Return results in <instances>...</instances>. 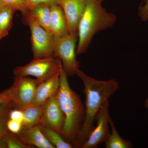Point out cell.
<instances>
[{
    "mask_svg": "<svg viewBox=\"0 0 148 148\" xmlns=\"http://www.w3.org/2000/svg\"><path fill=\"white\" fill-rule=\"evenodd\" d=\"M0 148H7L4 138H0Z\"/></svg>",
    "mask_w": 148,
    "mask_h": 148,
    "instance_id": "cell-28",
    "label": "cell"
},
{
    "mask_svg": "<svg viewBox=\"0 0 148 148\" xmlns=\"http://www.w3.org/2000/svg\"><path fill=\"white\" fill-rule=\"evenodd\" d=\"M4 37H5L3 35V34H2L1 31H0V40L2 38H4Z\"/></svg>",
    "mask_w": 148,
    "mask_h": 148,
    "instance_id": "cell-31",
    "label": "cell"
},
{
    "mask_svg": "<svg viewBox=\"0 0 148 148\" xmlns=\"http://www.w3.org/2000/svg\"><path fill=\"white\" fill-rule=\"evenodd\" d=\"M29 11L41 26L51 33L50 5L47 3L39 4Z\"/></svg>",
    "mask_w": 148,
    "mask_h": 148,
    "instance_id": "cell-15",
    "label": "cell"
},
{
    "mask_svg": "<svg viewBox=\"0 0 148 148\" xmlns=\"http://www.w3.org/2000/svg\"><path fill=\"white\" fill-rule=\"evenodd\" d=\"M0 1L6 6L21 12L22 15L29 11L26 5V0H0Z\"/></svg>",
    "mask_w": 148,
    "mask_h": 148,
    "instance_id": "cell-20",
    "label": "cell"
},
{
    "mask_svg": "<svg viewBox=\"0 0 148 148\" xmlns=\"http://www.w3.org/2000/svg\"><path fill=\"white\" fill-rule=\"evenodd\" d=\"M38 84L36 79L27 77H14L10 87L12 104L20 110L33 104Z\"/></svg>",
    "mask_w": 148,
    "mask_h": 148,
    "instance_id": "cell-7",
    "label": "cell"
},
{
    "mask_svg": "<svg viewBox=\"0 0 148 148\" xmlns=\"http://www.w3.org/2000/svg\"><path fill=\"white\" fill-rule=\"evenodd\" d=\"M64 116L61 134L67 142L77 147L85 116V110L79 95L69 85L68 75L63 67L60 74V86L57 95Z\"/></svg>",
    "mask_w": 148,
    "mask_h": 148,
    "instance_id": "cell-2",
    "label": "cell"
},
{
    "mask_svg": "<svg viewBox=\"0 0 148 148\" xmlns=\"http://www.w3.org/2000/svg\"><path fill=\"white\" fill-rule=\"evenodd\" d=\"M87 1H88V0H87Z\"/></svg>",
    "mask_w": 148,
    "mask_h": 148,
    "instance_id": "cell-32",
    "label": "cell"
},
{
    "mask_svg": "<svg viewBox=\"0 0 148 148\" xmlns=\"http://www.w3.org/2000/svg\"><path fill=\"white\" fill-rule=\"evenodd\" d=\"M61 71L38 85L33 104L43 106L48 100L57 95L60 86Z\"/></svg>",
    "mask_w": 148,
    "mask_h": 148,
    "instance_id": "cell-11",
    "label": "cell"
},
{
    "mask_svg": "<svg viewBox=\"0 0 148 148\" xmlns=\"http://www.w3.org/2000/svg\"><path fill=\"white\" fill-rule=\"evenodd\" d=\"M4 138L6 143L7 148H32V146L27 145L21 143L16 134L10 131Z\"/></svg>",
    "mask_w": 148,
    "mask_h": 148,
    "instance_id": "cell-19",
    "label": "cell"
},
{
    "mask_svg": "<svg viewBox=\"0 0 148 148\" xmlns=\"http://www.w3.org/2000/svg\"><path fill=\"white\" fill-rule=\"evenodd\" d=\"M16 135L21 143L27 145L39 148H55L46 138L40 124L29 128H22Z\"/></svg>",
    "mask_w": 148,
    "mask_h": 148,
    "instance_id": "cell-12",
    "label": "cell"
},
{
    "mask_svg": "<svg viewBox=\"0 0 148 148\" xmlns=\"http://www.w3.org/2000/svg\"><path fill=\"white\" fill-rule=\"evenodd\" d=\"M87 0H58L67 20L70 34L78 35V27L86 7Z\"/></svg>",
    "mask_w": 148,
    "mask_h": 148,
    "instance_id": "cell-10",
    "label": "cell"
},
{
    "mask_svg": "<svg viewBox=\"0 0 148 148\" xmlns=\"http://www.w3.org/2000/svg\"><path fill=\"white\" fill-rule=\"evenodd\" d=\"M110 124L111 132L106 142L104 143L106 148H132V143L129 140H125L120 135L111 117L110 119Z\"/></svg>",
    "mask_w": 148,
    "mask_h": 148,
    "instance_id": "cell-16",
    "label": "cell"
},
{
    "mask_svg": "<svg viewBox=\"0 0 148 148\" xmlns=\"http://www.w3.org/2000/svg\"><path fill=\"white\" fill-rule=\"evenodd\" d=\"M62 67L59 58L50 56L34 58L27 65L16 67L13 73L14 77H34L39 84L60 71Z\"/></svg>",
    "mask_w": 148,
    "mask_h": 148,
    "instance_id": "cell-5",
    "label": "cell"
},
{
    "mask_svg": "<svg viewBox=\"0 0 148 148\" xmlns=\"http://www.w3.org/2000/svg\"><path fill=\"white\" fill-rule=\"evenodd\" d=\"M8 115L0 117V138H3L9 132L7 126V123L9 119Z\"/></svg>",
    "mask_w": 148,
    "mask_h": 148,
    "instance_id": "cell-23",
    "label": "cell"
},
{
    "mask_svg": "<svg viewBox=\"0 0 148 148\" xmlns=\"http://www.w3.org/2000/svg\"><path fill=\"white\" fill-rule=\"evenodd\" d=\"M77 36L78 35L69 34L54 38V55L61 60L63 69L68 76L75 75L79 69L76 49Z\"/></svg>",
    "mask_w": 148,
    "mask_h": 148,
    "instance_id": "cell-6",
    "label": "cell"
},
{
    "mask_svg": "<svg viewBox=\"0 0 148 148\" xmlns=\"http://www.w3.org/2000/svg\"><path fill=\"white\" fill-rule=\"evenodd\" d=\"M26 3L27 10L29 11L39 4L47 3L51 6L58 4V0H26Z\"/></svg>",
    "mask_w": 148,
    "mask_h": 148,
    "instance_id": "cell-21",
    "label": "cell"
},
{
    "mask_svg": "<svg viewBox=\"0 0 148 148\" xmlns=\"http://www.w3.org/2000/svg\"><path fill=\"white\" fill-rule=\"evenodd\" d=\"M43 106H37L33 103L21 109L24 115L22 128H29L40 124L42 115Z\"/></svg>",
    "mask_w": 148,
    "mask_h": 148,
    "instance_id": "cell-14",
    "label": "cell"
},
{
    "mask_svg": "<svg viewBox=\"0 0 148 148\" xmlns=\"http://www.w3.org/2000/svg\"><path fill=\"white\" fill-rule=\"evenodd\" d=\"M11 89L9 88L0 92V104L12 102Z\"/></svg>",
    "mask_w": 148,
    "mask_h": 148,
    "instance_id": "cell-25",
    "label": "cell"
},
{
    "mask_svg": "<svg viewBox=\"0 0 148 148\" xmlns=\"http://www.w3.org/2000/svg\"><path fill=\"white\" fill-rule=\"evenodd\" d=\"M8 129L10 132L17 134L21 131L23 127L22 123L9 119L7 123Z\"/></svg>",
    "mask_w": 148,
    "mask_h": 148,
    "instance_id": "cell-22",
    "label": "cell"
},
{
    "mask_svg": "<svg viewBox=\"0 0 148 148\" xmlns=\"http://www.w3.org/2000/svg\"><path fill=\"white\" fill-rule=\"evenodd\" d=\"M12 104V102H11L0 104V117L9 114Z\"/></svg>",
    "mask_w": 148,
    "mask_h": 148,
    "instance_id": "cell-27",
    "label": "cell"
},
{
    "mask_svg": "<svg viewBox=\"0 0 148 148\" xmlns=\"http://www.w3.org/2000/svg\"><path fill=\"white\" fill-rule=\"evenodd\" d=\"M22 15L31 30L34 58L55 56L54 38L52 34L41 26L29 11Z\"/></svg>",
    "mask_w": 148,
    "mask_h": 148,
    "instance_id": "cell-4",
    "label": "cell"
},
{
    "mask_svg": "<svg viewBox=\"0 0 148 148\" xmlns=\"http://www.w3.org/2000/svg\"><path fill=\"white\" fill-rule=\"evenodd\" d=\"M138 15L143 21H148V0L146 1L145 3L139 9Z\"/></svg>",
    "mask_w": 148,
    "mask_h": 148,
    "instance_id": "cell-26",
    "label": "cell"
},
{
    "mask_svg": "<svg viewBox=\"0 0 148 148\" xmlns=\"http://www.w3.org/2000/svg\"><path fill=\"white\" fill-rule=\"evenodd\" d=\"M64 121V114L59 106L57 95L53 96L43 105L39 124L61 134Z\"/></svg>",
    "mask_w": 148,
    "mask_h": 148,
    "instance_id": "cell-9",
    "label": "cell"
},
{
    "mask_svg": "<svg viewBox=\"0 0 148 148\" xmlns=\"http://www.w3.org/2000/svg\"><path fill=\"white\" fill-rule=\"evenodd\" d=\"M144 106L148 110V98H147L145 101V103H144Z\"/></svg>",
    "mask_w": 148,
    "mask_h": 148,
    "instance_id": "cell-29",
    "label": "cell"
},
{
    "mask_svg": "<svg viewBox=\"0 0 148 148\" xmlns=\"http://www.w3.org/2000/svg\"><path fill=\"white\" fill-rule=\"evenodd\" d=\"M40 125L41 129L46 138L55 148H72L73 146L67 142L61 134L49 127Z\"/></svg>",
    "mask_w": 148,
    "mask_h": 148,
    "instance_id": "cell-17",
    "label": "cell"
},
{
    "mask_svg": "<svg viewBox=\"0 0 148 148\" xmlns=\"http://www.w3.org/2000/svg\"><path fill=\"white\" fill-rule=\"evenodd\" d=\"M104 0H88L78 27L79 42L77 55L84 53L94 35L98 32L113 27L116 20L114 13L102 6Z\"/></svg>",
    "mask_w": 148,
    "mask_h": 148,
    "instance_id": "cell-3",
    "label": "cell"
},
{
    "mask_svg": "<svg viewBox=\"0 0 148 148\" xmlns=\"http://www.w3.org/2000/svg\"><path fill=\"white\" fill-rule=\"evenodd\" d=\"M76 75L83 84L86 97L85 116L77 145V147H81L94 128L99 111L106 101H109V98L116 92L119 84L114 79H95L79 69L77 71Z\"/></svg>",
    "mask_w": 148,
    "mask_h": 148,
    "instance_id": "cell-1",
    "label": "cell"
},
{
    "mask_svg": "<svg viewBox=\"0 0 148 148\" xmlns=\"http://www.w3.org/2000/svg\"><path fill=\"white\" fill-rule=\"evenodd\" d=\"M15 11L13 8L6 6L0 11V31L4 37L8 34L11 28L12 17Z\"/></svg>",
    "mask_w": 148,
    "mask_h": 148,
    "instance_id": "cell-18",
    "label": "cell"
},
{
    "mask_svg": "<svg viewBox=\"0 0 148 148\" xmlns=\"http://www.w3.org/2000/svg\"><path fill=\"white\" fill-rule=\"evenodd\" d=\"M5 6V5L1 2L0 1V11Z\"/></svg>",
    "mask_w": 148,
    "mask_h": 148,
    "instance_id": "cell-30",
    "label": "cell"
},
{
    "mask_svg": "<svg viewBox=\"0 0 148 148\" xmlns=\"http://www.w3.org/2000/svg\"><path fill=\"white\" fill-rule=\"evenodd\" d=\"M109 108V102L108 101L97 115L96 125L80 148H96L101 143L106 142L110 133Z\"/></svg>",
    "mask_w": 148,
    "mask_h": 148,
    "instance_id": "cell-8",
    "label": "cell"
},
{
    "mask_svg": "<svg viewBox=\"0 0 148 148\" xmlns=\"http://www.w3.org/2000/svg\"><path fill=\"white\" fill-rule=\"evenodd\" d=\"M8 116L9 119L20 122L21 123H23L24 115H23V112L20 109L11 110L10 111Z\"/></svg>",
    "mask_w": 148,
    "mask_h": 148,
    "instance_id": "cell-24",
    "label": "cell"
},
{
    "mask_svg": "<svg viewBox=\"0 0 148 148\" xmlns=\"http://www.w3.org/2000/svg\"><path fill=\"white\" fill-rule=\"evenodd\" d=\"M50 32L54 38L70 34L64 11L58 4L51 6Z\"/></svg>",
    "mask_w": 148,
    "mask_h": 148,
    "instance_id": "cell-13",
    "label": "cell"
}]
</instances>
